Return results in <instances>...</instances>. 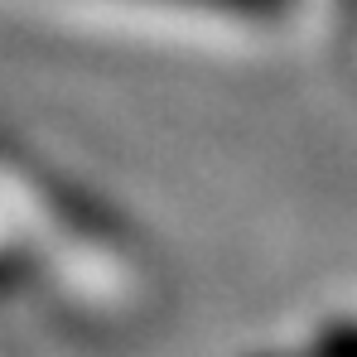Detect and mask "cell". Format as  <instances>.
Masks as SVG:
<instances>
[{"label":"cell","mask_w":357,"mask_h":357,"mask_svg":"<svg viewBox=\"0 0 357 357\" xmlns=\"http://www.w3.org/2000/svg\"><path fill=\"white\" fill-rule=\"evenodd\" d=\"M44 5H54L63 20L112 29L126 39L213 49V54H261L295 34L314 0H44Z\"/></svg>","instance_id":"obj_1"},{"label":"cell","mask_w":357,"mask_h":357,"mask_svg":"<svg viewBox=\"0 0 357 357\" xmlns=\"http://www.w3.org/2000/svg\"><path fill=\"white\" fill-rule=\"evenodd\" d=\"M328 5H333V29H338V44H343L348 63L357 68V0H328Z\"/></svg>","instance_id":"obj_3"},{"label":"cell","mask_w":357,"mask_h":357,"mask_svg":"<svg viewBox=\"0 0 357 357\" xmlns=\"http://www.w3.org/2000/svg\"><path fill=\"white\" fill-rule=\"evenodd\" d=\"M285 343L299 353H357V295L314 309Z\"/></svg>","instance_id":"obj_2"}]
</instances>
